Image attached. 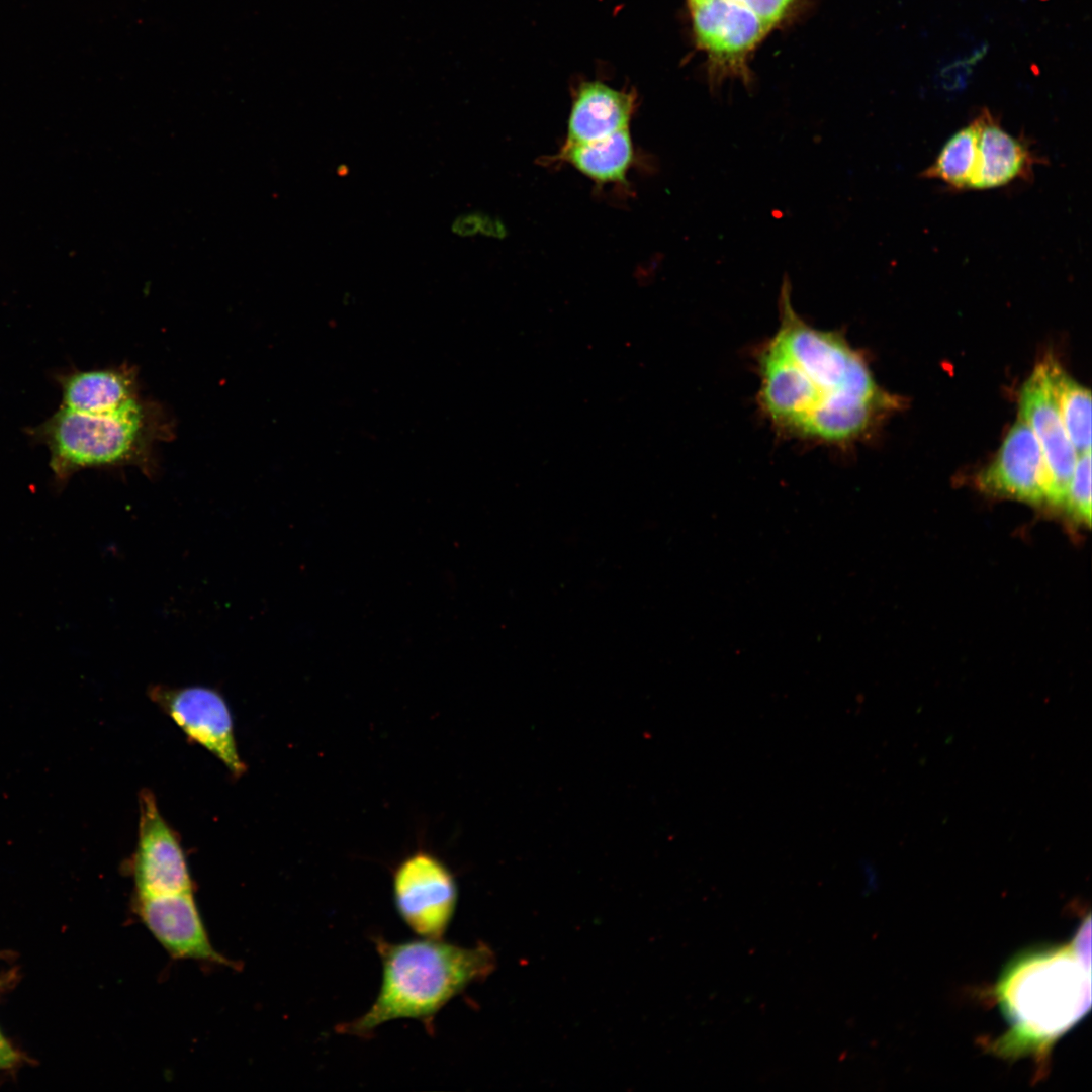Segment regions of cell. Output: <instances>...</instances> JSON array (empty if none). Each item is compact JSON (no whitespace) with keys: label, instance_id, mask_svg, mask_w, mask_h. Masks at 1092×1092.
Segmentation results:
<instances>
[{"label":"cell","instance_id":"cell-1","mask_svg":"<svg viewBox=\"0 0 1092 1092\" xmlns=\"http://www.w3.org/2000/svg\"><path fill=\"white\" fill-rule=\"evenodd\" d=\"M791 290L785 276L779 325L754 352L757 406L780 437L847 448L866 437L892 398L841 331L815 328L795 310Z\"/></svg>","mask_w":1092,"mask_h":1092},{"label":"cell","instance_id":"cell-2","mask_svg":"<svg viewBox=\"0 0 1092 1092\" xmlns=\"http://www.w3.org/2000/svg\"><path fill=\"white\" fill-rule=\"evenodd\" d=\"M1090 916L1071 942L1037 946L1003 969L994 995L1008 1030L989 1043L1003 1059L1031 1057L1042 1070L1054 1045L1091 1007Z\"/></svg>","mask_w":1092,"mask_h":1092},{"label":"cell","instance_id":"cell-3","mask_svg":"<svg viewBox=\"0 0 1092 1092\" xmlns=\"http://www.w3.org/2000/svg\"><path fill=\"white\" fill-rule=\"evenodd\" d=\"M373 942L382 965L379 992L362 1016L339 1024L338 1033L368 1038L385 1022L414 1019L434 1035L442 1008L496 965L493 950L482 942L464 947L443 938L390 942L381 936Z\"/></svg>","mask_w":1092,"mask_h":1092},{"label":"cell","instance_id":"cell-4","mask_svg":"<svg viewBox=\"0 0 1092 1092\" xmlns=\"http://www.w3.org/2000/svg\"><path fill=\"white\" fill-rule=\"evenodd\" d=\"M170 423L160 405L144 399L114 411L81 413L60 407L33 430L49 448L50 466L65 481L91 467L134 465L150 474L154 445L170 437Z\"/></svg>","mask_w":1092,"mask_h":1092},{"label":"cell","instance_id":"cell-5","mask_svg":"<svg viewBox=\"0 0 1092 1092\" xmlns=\"http://www.w3.org/2000/svg\"><path fill=\"white\" fill-rule=\"evenodd\" d=\"M803 1L688 0L695 40L707 56L712 82L726 77L748 81L752 52Z\"/></svg>","mask_w":1092,"mask_h":1092},{"label":"cell","instance_id":"cell-6","mask_svg":"<svg viewBox=\"0 0 1092 1092\" xmlns=\"http://www.w3.org/2000/svg\"><path fill=\"white\" fill-rule=\"evenodd\" d=\"M392 896L402 921L420 937L443 938L458 902L450 867L433 850L419 845L391 873Z\"/></svg>","mask_w":1092,"mask_h":1092},{"label":"cell","instance_id":"cell-7","mask_svg":"<svg viewBox=\"0 0 1092 1092\" xmlns=\"http://www.w3.org/2000/svg\"><path fill=\"white\" fill-rule=\"evenodd\" d=\"M148 695L190 739L218 758L232 775L241 777L245 772L232 714L219 692L202 686L155 685Z\"/></svg>","mask_w":1092,"mask_h":1092},{"label":"cell","instance_id":"cell-8","mask_svg":"<svg viewBox=\"0 0 1092 1092\" xmlns=\"http://www.w3.org/2000/svg\"><path fill=\"white\" fill-rule=\"evenodd\" d=\"M139 831L130 861L135 897L193 892L186 855L177 833L162 816L154 794L139 793Z\"/></svg>","mask_w":1092,"mask_h":1092},{"label":"cell","instance_id":"cell-9","mask_svg":"<svg viewBox=\"0 0 1092 1092\" xmlns=\"http://www.w3.org/2000/svg\"><path fill=\"white\" fill-rule=\"evenodd\" d=\"M1019 418L1031 429L1042 452L1046 475V503L1061 507L1078 453L1061 420L1044 362L1023 384Z\"/></svg>","mask_w":1092,"mask_h":1092},{"label":"cell","instance_id":"cell-10","mask_svg":"<svg viewBox=\"0 0 1092 1092\" xmlns=\"http://www.w3.org/2000/svg\"><path fill=\"white\" fill-rule=\"evenodd\" d=\"M133 906L141 922L171 957L231 965L211 944L193 892L135 897Z\"/></svg>","mask_w":1092,"mask_h":1092},{"label":"cell","instance_id":"cell-11","mask_svg":"<svg viewBox=\"0 0 1092 1092\" xmlns=\"http://www.w3.org/2000/svg\"><path fill=\"white\" fill-rule=\"evenodd\" d=\"M990 495L1033 505L1046 503V475L1041 449L1029 426L1019 420L1009 430L994 460L977 482Z\"/></svg>","mask_w":1092,"mask_h":1092},{"label":"cell","instance_id":"cell-12","mask_svg":"<svg viewBox=\"0 0 1092 1092\" xmlns=\"http://www.w3.org/2000/svg\"><path fill=\"white\" fill-rule=\"evenodd\" d=\"M636 107L631 91L614 89L602 82H584L576 90L564 144H580L628 129Z\"/></svg>","mask_w":1092,"mask_h":1092},{"label":"cell","instance_id":"cell-13","mask_svg":"<svg viewBox=\"0 0 1092 1092\" xmlns=\"http://www.w3.org/2000/svg\"><path fill=\"white\" fill-rule=\"evenodd\" d=\"M978 165L970 189H990L1027 178L1036 158L1021 140L1005 131L988 111L977 118Z\"/></svg>","mask_w":1092,"mask_h":1092},{"label":"cell","instance_id":"cell-14","mask_svg":"<svg viewBox=\"0 0 1092 1092\" xmlns=\"http://www.w3.org/2000/svg\"><path fill=\"white\" fill-rule=\"evenodd\" d=\"M59 382L61 406L81 413L114 411L141 397L136 372L128 366L77 371Z\"/></svg>","mask_w":1092,"mask_h":1092},{"label":"cell","instance_id":"cell-15","mask_svg":"<svg viewBox=\"0 0 1092 1092\" xmlns=\"http://www.w3.org/2000/svg\"><path fill=\"white\" fill-rule=\"evenodd\" d=\"M556 159L600 185L625 183L634 161L629 128L597 141L564 144Z\"/></svg>","mask_w":1092,"mask_h":1092},{"label":"cell","instance_id":"cell-16","mask_svg":"<svg viewBox=\"0 0 1092 1092\" xmlns=\"http://www.w3.org/2000/svg\"><path fill=\"white\" fill-rule=\"evenodd\" d=\"M1066 432L1078 455L1091 450V394L1052 358L1043 361Z\"/></svg>","mask_w":1092,"mask_h":1092},{"label":"cell","instance_id":"cell-17","mask_svg":"<svg viewBox=\"0 0 1092 1092\" xmlns=\"http://www.w3.org/2000/svg\"><path fill=\"white\" fill-rule=\"evenodd\" d=\"M978 135L975 119L945 143L922 176L938 179L954 189H970L978 165Z\"/></svg>","mask_w":1092,"mask_h":1092},{"label":"cell","instance_id":"cell-18","mask_svg":"<svg viewBox=\"0 0 1092 1092\" xmlns=\"http://www.w3.org/2000/svg\"><path fill=\"white\" fill-rule=\"evenodd\" d=\"M1060 509L1076 525H1091V450L1078 456Z\"/></svg>","mask_w":1092,"mask_h":1092},{"label":"cell","instance_id":"cell-19","mask_svg":"<svg viewBox=\"0 0 1092 1092\" xmlns=\"http://www.w3.org/2000/svg\"><path fill=\"white\" fill-rule=\"evenodd\" d=\"M16 1060V1052L0 1033V1069L12 1066Z\"/></svg>","mask_w":1092,"mask_h":1092}]
</instances>
